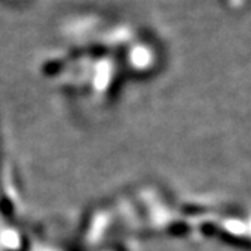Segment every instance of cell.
<instances>
[{"mask_svg":"<svg viewBox=\"0 0 251 251\" xmlns=\"http://www.w3.org/2000/svg\"><path fill=\"white\" fill-rule=\"evenodd\" d=\"M227 2H228L230 5H242L241 2H244V0H227Z\"/></svg>","mask_w":251,"mask_h":251,"instance_id":"6da1fadb","label":"cell"}]
</instances>
